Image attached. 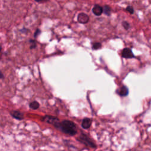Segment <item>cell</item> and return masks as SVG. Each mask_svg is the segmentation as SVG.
<instances>
[{
	"label": "cell",
	"instance_id": "6da1fadb",
	"mask_svg": "<svg viewBox=\"0 0 151 151\" xmlns=\"http://www.w3.org/2000/svg\"><path fill=\"white\" fill-rule=\"evenodd\" d=\"M56 128L59 129L62 132L68 134L71 136L75 135L77 132V129L76 125L70 121H63L60 122L56 126Z\"/></svg>",
	"mask_w": 151,
	"mask_h": 151
},
{
	"label": "cell",
	"instance_id": "7a4b0ae2",
	"mask_svg": "<svg viewBox=\"0 0 151 151\" xmlns=\"http://www.w3.org/2000/svg\"><path fill=\"white\" fill-rule=\"evenodd\" d=\"M79 141L84 143L86 146L91 147H96V145L89 139V138L84 134H82L77 139Z\"/></svg>",
	"mask_w": 151,
	"mask_h": 151
},
{
	"label": "cell",
	"instance_id": "3957f363",
	"mask_svg": "<svg viewBox=\"0 0 151 151\" xmlns=\"http://www.w3.org/2000/svg\"><path fill=\"white\" fill-rule=\"evenodd\" d=\"M42 121L44 122H45L54 125L56 128L60 123V121L58 118L54 117V116H45L44 118H43Z\"/></svg>",
	"mask_w": 151,
	"mask_h": 151
},
{
	"label": "cell",
	"instance_id": "277c9868",
	"mask_svg": "<svg viewBox=\"0 0 151 151\" xmlns=\"http://www.w3.org/2000/svg\"><path fill=\"white\" fill-rule=\"evenodd\" d=\"M122 56L123 58H125V59H131L135 57L133 54V52H132V50L128 48H126L123 50Z\"/></svg>",
	"mask_w": 151,
	"mask_h": 151
},
{
	"label": "cell",
	"instance_id": "5b68a950",
	"mask_svg": "<svg viewBox=\"0 0 151 151\" xmlns=\"http://www.w3.org/2000/svg\"><path fill=\"white\" fill-rule=\"evenodd\" d=\"M77 20L81 24H86L89 20V17L84 13H80L78 15Z\"/></svg>",
	"mask_w": 151,
	"mask_h": 151
},
{
	"label": "cell",
	"instance_id": "8992f818",
	"mask_svg": "<svg viewBox=\"0 0 151 151\" xmlns=\"http://www.w3.org/2000/svg\"><path fill=\"white\" fill-rule=\"evenodd\" d=\"M93 13L97 16H99L103 13V8L99 5H95L92 9Z\"/></svg>",
	"mask_w": 151,
	"mask_h": 151
},
{
	"label": "cell",
	"instance_id": "52a82bcc",
	"mask_svg": "<svg viewBox=\"0 0 151 151\" xmlns=\"http://www.w3.org/2000/svg\"><path fill=\"white\" fill-rule=\"evenodd\" d=\"M118 93L119 94V96L123 97V96H128L129 93V90L126 86H122L118 90Z\"/></svg>",
	"mask_w": 151,
	"mask_h": 151
},
{
	"label": "cell",
	"instance_id": "ba28073f",
	"mask_svg": "<svg viewBox=\"0 0 151 151\" xmlns=\"http://www.w3.org/2000/svg\"><path fill=\"white\" fill-rule=\"evenodd\" d=\"M91 125V120L89 118H84L83 120L82 123V126L83 128L87 129H89Z\"/></svg>",
	"mask_w": 151,
	"mask_h": 151
},
{
	"label": "cell",
	"instance_id": "9c48e42d",
	"mask_svg": "<svg viewBox=\"0 0 151 151\" xmlns=\"http://www.w3.org/2000/svg\"><path fill=\"white\" fill-rule=\"evenodd\" d=\"M12 116L18 120H23L24 119L23 114L19 111H13L11 113Z\"/></svg>",
	"mask_w": 151,
	"mask_h": 151
},
{
	"label": "cell",
	"instance_id": "30bf717a",
	"mask_svg": "<svg viewBox=\"0 0 151 151\" xmlns=\"http://www.w3.org/2000/svg\"><path fill=\"white\" fill-rule=\"evenodd\" d=\"M39 106H40L39 104L36 101H34L30 104V108L32 109H34V110L37 109L39 108Z\"/></svg>",
	"mask_w": 151,
	"mask_h": 151
},
{
	"label": "cell",
	"instance_id": "8fae6325",
	"mask_svg": "<svg viewBox=\"0 0 151 151\" xmlns=\"http://www.w3.org/2000/svg\"><path fill=\"white\" fill-rule=\"evenodd\" d=\"M103 13H104L107 16H110L111 13V9L109 6H105L103 8Z\"/></svg>",
	"mask_w": 151,
	"mask_h": 151
},
{
	"label": "cell",
	"instance_id": "7c38bea8",
	"mask_svg": "<svg viewBox=\"0 0 151 151\" xmlns=\"http://www.w3.org/2000/svg\"><path fill=\"white\" fill-rule=\"evenodd\" d=\"M93 48L94 50H98L99 48H101L102 44L99 43H94L93 44Z\"/></svg>",
	"mask_w": 151,
	"mask_h": 151
},
{
	"label": "cell",
	"instance_id": "4fadbf2b",
	"mask_svg": "<svg viewBox=\"0 0 151 151\" xmlns=\"http://www.w3.org/2000/svg\"><path fill=\"white\" fill-rule=\"evenodd\" d=\"M30 43H31V45L30 46V48L31 49H33V48H35L37 46L36 45V41L35 40H30Z\"/></svg>",
	"mask_w": 151,
	"mask_h": 151
},
{
	"label": "cell",
	"instance_id": "5bb4252c",
	"mask_svg": "<svg viewBox=\"0 0 151 151\" xmlns=\"http://www.w3.org/2000/svg\"><path fill=\"white\" fill-rule=\"evenodd\" d=\"M122 26H123L124 28H125L126 30H128L129 28V27H130L129 24L128 22H126V21H123L122 23Z\"/></svg>",
	"mask_w": 151,
	"mask_h": 151
},
{
	"label": "cell",
	"instance_id": "9a60e30c",
	"mask_svg": "<svg viewBox=\"0 0 151 151\" xmlns=\"http://www.w3.org/2000/svg\"><path fill=\"white\" fill-rule=\"evenodd\" d=\"M126 11H128L130 14H133V12H134L133 9L131 6H128V7L126 8Z\"/></svg>",
	"mask_w": 151,
	"mask_h": 151
},
{
	"label": "cell",
	"instance_id": "2e32d148",
	"mask_svg": "<svg viewBox=\"0 0 151 151\" xmlns=\"http://www.w3.org/2000/svg\"><path fill=\"white\" fill-rule=\"evenodd\" d=\"M40 33H41L40 30L39 29H37V30H36V31L35 32V33H34V37L36 38V37L40 34Z\"/></svg>",
	"mask_w": 151,
	"mask_h": 151
},
{
	"label": "cell",
	"instance_id": "e0dca14e",
	"mask_svg": "<svg viewBox=\"0 0 151 151\" xmlns=\"http://www.w3.org/2000/svg\"><path fill=\"white\" fill-rule=\"evenodd\" d=\"M35 1L37 3H44L48 1V0H35Z\"/></svg>",
	"mask_w": 151,
	"mask_h": 151
},
{
	"label": "cell",
	"instance_id": "ac0fdd59",
	"mask_svg": "<svg viewBox=\"0 0 151 151\" xmlns=\"http://www.w3.org/2000/svg\"><path fill=\"white\" fill-rule=\"evenodd\" d=\"M4 74L1 73V72H0V79H4Z\"/></svg>",
	"mask_w": 151,
	"mask_h": 151
},
{
	"label": "cell",
	"instance_id": "d6986e66",
	"mask_svg": "<svg viewBox=\"0 0 151 151\" xmlns=\"http://www.w3.org/2000/svg\"><path fill=\"white\" fill-rule=\"evenodd\" d=\"M1 45L0 44V52H1Z\"/></svg>",
	"mask_w": 151,
	"mask_h": 151
},
{
	"label": "cell",
	"instance_id": "ffe728a7",
	"mask_svg": "<svg viewBox=\"0 0 151 151\" xmlns=\"http://www.w3.org/2000/svg\"><path fill=\"white\" fill-rule=\"evenodd\" d=\"M150 23H151V20H150Z\"/></svg>",
	"mask_w": 151,
	"mask_h": 151
}]
</instances>
